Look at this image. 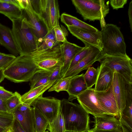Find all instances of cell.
Instances as JSON below:
<instances>
[{
    "label": "cell",
    "instance_id": "7dc6e473",
    "mask_svg": "<svg viewBox=\"0 0 132 132\" xmlns=\"http://www.w3.org/2000/svg\"><path fill=\"white\" fill-rule=\"evenodd\" d=\"M65 132H78L75 131L66 130Z\"/></svg>",
    "mask_w": 132,
    "mask_h": 132
},
{
    "label": "cell",
    "instance_id": "b9f144b4",
    "mask_svg": "<svg viewBox=\"0 0 132 132\" xmlns=\"http://www.w3.org/2000/svg\"><path fill=\"white\" fill-rule=\"evenodd\" d=\"M0 1L11 3L21 8L18 0H0Z\"/></svg>",
    "mask_w": 132,
    "mask_h": 132
},
{
    "label": "cell",
    "instance_id": "ba28073f",
    "mask_svg": "<svg viewBox=\"0 0 132 132\" xmlns=\"http://www.w3.org/2000/svg\"><path fill=\"white\" fill-rule=\"evenodd\" d=\"M23 14L39 42L47 34L48 31L33 8L29 0H18Z\"/></svg>",
    "mask_w": 132,
    "mask_h": 132
},
{
    "label": "cell",
    "instance_id": "8992f818",
    "mask_svg": "<svg viewBox=\"0 0 132 132\" xmlns=\"http://www.w3.org/2000/svg\"><path fill=\"white\" fill-rule=\"evenodd\" d=\"M30 1L48 32L60 26V11L57 0H30Z\"/></svg>",
    "mask_w": 132,
    "mask_h": 132
},
{
    "label": "cell",
    "instance_id": "ffe728a7",
    "mask_svg": "<svg viewBox=\"0 0 132 132\" xmlns=\"http://www.w3.org/2000/svg\"><path fill=\"white\" fill-rule=\"evenodd\" d=\"M84 74L82 73L72 77L67 91L69 101H72L77 98L78 95L88 89L84 79Z\"/></svg>",
    "mask_w": 132,
    "mask_h": 132
},
{
    "label": "cell",
    "instance_id": "5bb4252c",
    "mask_svg": "<svg viewBox=\"0 0 132 132\" xmlns=\"http://www.w3.org/2000/svg\"><path fill=\"white\" fill-rule=\"evenodd\" d=\"M95 92L98 99L103 108L110 115L118 117L120 112L113 94L112 85L105 91Z\"/></svg>",
    "mask_w": 132,
    "mask_h": 132
},
{
    "label": "cell",
    "instance_id": "ab89813d",
    "mask_svg": "<svg viewBox=\"0 0 132 132\" xmlns=\"http://www.w3.org/2000/svg\"><path fill=\"white\" fill-rule=\"evenodd\" d=\"M120 124V128L118 129L112 130L108 131H102L98 130H93L91 129L90 130L92 132H130L128 130L126 129V128L123 127Z\"/></svg>",
    "mask_w": 132,
    "mask_h": 132
},
{
    "label": "cell",
    "instance_id": "d590c367",
    "mask_svg": "<svg viewBox=\"0 0 132 132\" xmlns=\"http://www.w3.org/2000/svg\"><path fill=\"white\" fill-rule=\"evenodd\" d=\"M63 66L61 65H58L55 68L50 75V81H55V83L61 78V73Z\"/></svg>",
    "mask_w": 132,
    "mask_h": 132
},
{
    "label": "cell",
    "instance_id": "bcb514c9",
    "mask_svg": "<svg viewBox=\"0 0 132 132\" xmlns=\"http://www.w3.org/2000/svg\"><path fill=\"white\" fill-rule=\"evenodd\" d=\"M5 132H13V131L10 128L8 129Z\"/></svg>",
    "mask_w": 132,
    "mask_h": 132
},
{
    "label": "cell",
    "instance_id": "7c38bea8",
    "mask_svg": "<svg viewBox=\"0 0 132 132\" xmlns=\"http://www.w3.org/2000/svg\"><path fill=\"white\" fill-rule=\"evenodd\" d=\"M67 26L70 33L83 42L85 46L94 47L102 51L101 31L93 32L73 26Z\"/></svg>",
    "mask_w": 132,
    "mask_h": 132
},
{
    "label": "cell",
    "instance_id": "ee69618b",
    "mask_svg": "<svg viewBox=\"0 0 132 132\" xmlns=\"http://www.w3.org/2000/svg\"><path fill=\"white\" fill-rule=\"evenodd\" d=\"M4 70L0 69V83L5 78L3 73Z\"/></svg>",
    "mask_w": 132,
    "mask_h": 132
},
{
    "label": "cell",
    "instance_id": "f35d334b",
    "mask_svg": "<svg viewBox=\"0 0 132 132\" xmlns=\"http://www.w3.org/2000/svg\"><path fill=\"white\" fill-rule=\"evenodd\" d=\"M10 128L13 132H26L19 123L15 118Z\"/></svg>",
    "mask_w": 132,
    "mask_h": 132
},
{
    "label": "cell",
    "instance_id": "f1b7e54d",
    "mask_svg": "<svg viewBox=\"0 0 132 132\" xmlns=\"http://www.w3.org/2000/svg\"><path fill=\"white\" fill-rule=\"evenodd\" d=\"M47 129L50 132H65L66 130L64 119L60 112L53 122L49 123Z\"/></svg>",
    "mask_w": 132,
    "mask_h": 132
},
{
    "label": "cell",
    "instance_id": "d6986e66",
    "mask_svg": "<svg viewBox=\"0 0 132 132\" xmlns=\"http://www.w3.org/2000/svg\"><path fill=\"white\" fill-rule=\"evenodd\" d=\"M63 44V64L61 73V78L68 70L71 61L76 55L84 48L67 40Z\"/></svg>",
    "mask_w": 132,
    "mask_h": 132
},
{
    "label": "cell",
    "instance_id": "8fae6325",
    "mask_svg": "<svg viewBox=\"0 0 132 132\" xmlns=\"http://www.w3.org/2000/svg\"><path fill=\"white\" fill-rule=\"evenodd\" d=\"M104 54L98 48L93 46L89 53L84 59L71 68L68 69L62 78L73 77L81 71L87 69L96 61H99Z\"/></svg>",
    "mask_w": 132,
    "mask_h": 132
},
{
    "label": "cell",
    "instance_id": "d4e9b609",
    "mask_svg": "<svg viewBox=\"0 0 132 132\" xmlns=\"http://www.w3.org/2000/svg\"><path fill=\"white\" fill-rule=\"evenodd\" d=\"M52 72L44 70L36 73L30 81V89L44 85L49 81L50 77Z\"/></svg>",
    "mask_w": 132,
    "mask_h": 132
},
{
    "label": "cell",
    "instance_id": "9a60e30c",
    "mask_svg": "<svg viewBox=\"0 0 132 132\" xmlns=\"http://www.w3.org/2000/svg\"><path fill=\"white\" fill-rule=\"evenodd\" d=\"M98 76L94 88L95 92H104L111 86L114 72L102 64L97 69Z\"/></svg>",
    "mask_w": 132,
    "mask_h": 132
},
{
    "label": "cell",
    "instance_id": "cb8c5ba5",
    "mask_svg": "<svg viewBox=\"0 0 132 132\" xmlns=\"http://www.w3.org/2000/svg\"><path fill=\"white\" fill-rule=\"evenodd\" d=\"M132 84L127 83V95L125 107L120 113L122 119L132 127Z\"/></svg>",
    "mask_w": 132,
    "mask_h": 132
},
{
    "label": "cell",
    "instance_id": "8d00e7d4",
    "mask_svg": "<svg viewBox=\"0 0 132 132\" xmlns=\"http://www.w3.org/2000/svg\"><path fill=\"white\" fill-rule=\"evenodd\" d=\"M127 1V0H111L110 3L113 9L117 10L119 8H123Z\"/></svg>",
    "mask_w": 132,
    "mask_h": 132
},
{
    "label": "cell",
    "instance_id": "1f68e13d",
    "mask_svg": "<svg viewBox=\"0 0 132 132\" xmlns=\"http://www.w3.org/2000/svg\"><path fill=\"white\" fill-rule=\"evenodd\" d=\"M15 118L13 114L0 111V126L8 129L11 126Z\"/></svg>",
    "mask_w": 132,
    "mask_h": 132
},
{
    "label": "cell",
    "instance_id": "4dcf8cb0",
    "mask_svg": "<svg viewBox=\"0 0 132 132\" xmlns=\"http://www.w3.org/2000/svg\"><path fill=\"white\" fill-rule=\"evenodd\" d=\"M72 77L65 78H61L49 89L48 91H55L57 92L63 91L67 92Z\"/></svg>",
    "mask_w": 132,
    "mask_h": 132
},
{
    "label": "cell",
    "instance_id": "83f0119b",
    "mask_svg": "<svg viewBox=\"0 0 132 132\" xmlns=\"http://www.w3.org/2000/svg\"><path fill=\"white\" fill-rule=\"evenodd\" d=\"M21 95L16 92L10 97L5 101V104L7 112L13 114L20 105L22 103Z\"/></svg>",
    "mask_w": 132,
    "mask_h": 132
},
{
    "label": "cell",
    "instance_id": "7a4b0ae2",
    "mask_svg": "<svg viewBox=\"0 0 132 132\" xmlns=\"http://www.w3.org/2000/svg\"><path fill=\"white\" fill-rule=\"evenodd\" d=\"M12 22L11 30L20 55L36 50L39 44V40L23 14L21 18Z\"/></svg>",
    "mask_w": 132,
    "mask_h": 132
},
{
    "label": "cell",
    "instance_id": "44dd1931",
    "mask_svg": "<svg viewBox=\"0 0 132 132\" xmlns=\"http://www.w3.org/2000/svg\"><path fill=\"white\" fill-rule=\"evenodd\" d=\"M55 82V81H49L44 85L30 89L28 92L21 96L22 103L31 106L34 101L37 98L42 97L43 93L53 85Z\"/></svg>",
    "mask_w": 132,
    "mask_h": 132
},
{
    "label": "cell",
    "instance_id": "6da1fadb",
    "mask_svg": "<svg viewBox=\"0 0 132 132\" xmlns=\"http://www.w3.org/2000/svg\"><path fill=\"white\" fill-rule=\"evenodd\" d=\"M60 112L66 130L82 132L89 130V114L80 104L63 99L61 101Z\"/></svg>",
    "mask_w": 132,
    "mask_h": 132
},
{
    "label": "cell",
    "instance_id": "836d02e7",
    "mask_svg": "<svg viewBox=\"0 0 132 132\" xmlns=\"http://www.w3.org/2000/svg\"><path fill=\"white\" fill-rule=\"evenodd\" d=\"M56 26L54 28L55 38L59 43H63L67 41L66 37L68 32L66 28L63 26Z\"/></svg>",
    "mask_w": 132,
    "mask_h": 132
},
{
    "label": "cell",
    "instance_id": "3957f363",
    "mask_svg": "<svg viewBox=\"0 0 132 132\" xmlns=\"http://www.w3.org/2000/svg\"><path fill=\"white\" fill-rule=\"evenodd\" d=\"M44 70L38 68L24 55H21L5 69L3 73L5 78L15 83L30 81L36 73Z\"/></svg>",
    "mask_w": 132,
    "mask_h": 132
},
{
    "label": "cell",
    "instance_id": "60d3db41",
    "mask_svg": "<svg viewBox=\"0 0 132 132\" xmlns=\"http://www.w3.org/2000/svg\"><path fill=\"white\" fill-rule=\"evenodd\" d=\"M132 1L131 0L129 4V7L128 9V14L129 17V22L130 27L131 30L132 31Z\"/></svg>",
    "mask_w": 132,
    "mask_h": 132
},
{
    "label": "cell",
    "instance_id": "4316f807",
    "mask_svg": "<svg viewBox=\"0 0 132 132\" xmlns=\"http://www.w3.org/2000/svg\"><path fill=\"white\" fill-rule=\"evenodd\" d=\"M49 124V122L46 118L34 108V128L35 132H45L47 129Z\"/></svg>",
    "mask_w": 132,
    "mask_h": 132
},
{
    "label": "cell",
    "instance_id": "74e56055",
    "mask_svg": "<svg viewBox=\"0 0 132 132\" xmlns=\"http://www.w3.org/2000/svg\"><path fill=\"white\" fill-rule=\"evenodd\" d=\"M13 95L12 92L5 89L3 87L0 86V98L5 101Z\"/></svg>",
    "mask_w": 132,
    "mask_h": 132
},
{
    "label": "cell",
    "instance_id": "2e32d148",
    "mask_svg": "<svg viewBox=\"0 0 132 132\" xmlns=\"http://www.w3.org/2000/svg\"><path fill=\"white\" fill-rule=\"evenodd\" d=\"M94 125L93 130L108 131L118 129L120 126L119 120L116 117L104 114L94 117Z\"/></svg>",
    "mask_w": 132,
    "mask_h": 132
},
{
    "label": "cell",
    "instance_id": "484cf974",
    "mask_svg": "<svg viewBox=\"0 0 132 132\" xmlns=\"http://www.w3.org/2000/svg\"><path fill=\"white\" fill-rule=\"evenodd\" d=\"M60 43L56 40L53 29L48 32L46 35L43 38L37 49L43 50L51 48Z\"/></svg>",
    "mask_w": 132,
    "mask_h": 132
},
{
    "label": "cell",
    "instance_id": "7402d4cb",
    "mask_svg": "<svg viewBox=\"0 0 132 132\" xmlns=\"http://www.w3.org/2000/svg\"><path fill=\"white\" fill-rule=\"evenodd\" d=\"M60 19L61 22L67 26H73L93 32H96L99 31L93 26L67 14L64 13L62 14Z\"/></svg>",
    "mask_w": 132,
    "mask_h": 132
},
{
    "label": "cell",
    "instance_id": "5b68a950",
    "mask_svg": "<svg viewBox=\"0 0 132 132\" xmlns=\"http://www.w3.org/2000/svg\"><path fill=\"white\" fill-rule=\"evenodd\" d=\"M77 12L85 20L100 21L101 28L106 24L104 18L109 11L105 0H72Z\"/></svg>",
    "mask_w": 132,
    "mask_h": 132
},
{
    "label": "cell",
    "instance_id": "7bdbcfd3",
    "mask_svg": "<svg viewBox=\"0 0 132 132\" xmlns=\"http://www.w3.org/2000/svg\"><path fill=\"white\" fill-rule=\"evenodd\" d=\"M0 111L7 112L5 108V101L0 98Z\"/></svg>",
    "mask_w": 132,
    "mask_h": 132
},
{
    "label": "cell",
    "instance_id": "52a82bcc",
    "mask_svg": "<svg viewBox=\"0 0 132 132\" xmlns=\"http://www.w3.org/2000/svg\"><path fill=\"white\" fill-rule=\"evenodd\" d=\"M98 61L114 72L119 73L127 81L132 84V60L127 54L121 55L104 54Z\"/></svg>",
    "mask_w": 132,
    "mask_h": 132
},
{
    "label": "cell",
    "instance_id": "d6a6232c",
    "mask_svg": "<svg viewBox=\"0 0 132 132\" xmlns=\"http://www.w3.org/2000/svg\"><path fill=\"white\" fill-rule=\"evenodd\" d=\"M93 47L92 46H85L84 47V48L78 52L74 57L70 63L68 69L85 57L91 52Z\"/></svg>",
    "mask_w": 132,
    "mask_h": 132
},
{
    "label": "cell",
    "instance_id": "ac0fdd59",
    "mask_svg": "<svg viewBox=\"0 0 132 132\" xmlns=\"http://www.w3.org/2000/svg\"><path fill=\"white\" fill-rule=\"evenodd\" d=\"M13 114L15 118L19 123L26 132H35L34 108L31 107L23 112H20L17 109Z\"/></svg>",
    "mask_w": 132,
    "mask_h": 132
},
{
    "label": "cell",
    "instance_id": "277c9868",
    "mask_svg": "<svg viewBox=\"0 0 132 132\" xmlns=\"http://www.w3.org/2000/svg\"><path fill=\"white\" fill-rule=\"evenodd\" d=\"M102 51L104 54L125 55L126 45L120 28L112 24H106L102 28Z\"/></svg>",
    "mask_w": 132,
    "mask_h": 132
},
{
    "label": "cell",
    "instance_id": "f6af8a7d",
    "mask_svg": "<svg viewBox=\"0 0 132 132\" xmlns=\"http://www.w3.org/2000/svg\"><path fill=\"white\" fill-rule=\"evenodd\" d=\"M8 129L0 126V132H5Z\"/></svg>",
    "mask_w": 132,
    "mask_h": 132
},
{
    "label": "cell",
    "instance_id": "30bf717a",
    "mask_svg": "<svg viewBox=\"0 0 132 132\" xmlns=\"http://www.w3.org/2000/svg\"><path fill=\"white\" fill-rule=\"evenodd\" d=\"M80 104L88 114L94 117L110 115L102 106L96 95L94 88H88L77 97Z\"/></svg>",
    "mask_w": 132,
    "mask_h": 132
},
{
    "label": "cell",
    "instance_id": "f546056e",
    "mask_svg": "<svg viewBox=\"0 0 132 132\" xmlns=\"http://www.w3.org/2000/svg\"><path fill=\"white\" fill-rule=\"evenodd\" d=\"M98 70L94 67H90L84 74V79L88 88H91L96 82Z\"/></svg>",
    "mask_w": 132,
    "mask_h": 132
},
{
    "label": "cell",
    "instance_id": "e575fe53",
    "mask_svg": "<svg viewBox=\"0 0 132 132\" xmlns=\"http://www.w3.org/2000/svg\"><path fill=\"white\" fill-rule=\"evenodd\" d=\"M16 57L12 54L0 52V69H5Z\"/></svg>",
    "mask_w": 132,
    "mask_h": 132
},
{
    "label": "cell",
    "instance_id": "c3c4849f",
    "mask_svg": "<svg viewBox=\"0 0 132 132\" xmlns=\"http://www.w3.org/2000/svg\"><path fill=\"white\" fill-rule=\"evenodd\" d=\"M82 132H92L90 130H89L85 131Z\"/></svg>",
    "mask_w": 132,
    "mask_h": 132
},
{
    "label": "cell",
    "instance_id": "603a6c76",
    "mask_svg": "<svg viewBox=\"0 0 132 132\" xmlns=\"http://www.w3.org/2000/svg\"><path fill=\"white\" fill-rule=\"evenodd\" d=\"M0 13L12 21L22 16L23 10L11 3L0 1Z\"/></svg>",
    "mask_w": 132,
    "mask_h": 132
},
{
    "label": "cell",
    "instance_id": "4fadbf2b",
    "mask_svg": "<svg viewBox=\"0 0 132 132\" xmlns=\"http://www.w3.org/2000/svg\"><path fill=\"white\" fill-rule=\"evenodd\" d=\"M127 82L120 74L116 72H114L112 86L120 113L123 109L126 104Z\"/></svg>",
    "mask_w": 132,
    "mask_h": 132
},
{
    "label": "cell",
    "instance_id": "681fc988",
    "mask_svg": "<svg viewBox=\"0 0 132 132\" xmlns=\"http://www.w3.org/2000/svg\"><path fill=\"white\" fill-rule=\"evenodd\" d=\"M45 132H48V131H45Z\"/></svg>",
    "mask_w": 132,
    "mask_h": 132
},
{
    "label": "cell",
    "instance_id": "9c48e42d",
    "mask_svg": "<svg viewBox=\"0 0 132 132\" xmlns=\"http://www.w3.org/2000/svg\"><path fill=\"white\" fill-rule=\"evenodd\" d=\"M61 100L53 97H39L31 105L52 123L60 112Z\"/></svg>",
    "mask_w": 132,
    "mask_h": 132
},
{
    "label": "cell",
    "instance_id": "e0dca14e",
    "mask_svg": "<svg viewBox=\"0 0 132 132\" xmlns=\"http://www.w3.org/2000/svg\"><path fill=\"white\" fill-rule=\"evenodd\" d=\"M0 44L15 57L20 54L12 30L1 23Z\"/></svg>",
    "mask_w": 132,
    "mask_h": 132
}]
</instances>
